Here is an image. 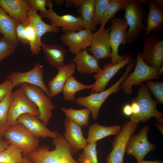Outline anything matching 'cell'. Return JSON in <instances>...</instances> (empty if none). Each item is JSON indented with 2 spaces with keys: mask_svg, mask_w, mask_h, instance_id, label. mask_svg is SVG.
<instances>
[{
  "mask_svg": "<svg viewBox=\"0 0 163 163\" xmlns=\"http://www.w3.org/2000/svg\"><path fill=\"white\" fill-rule=\"evenodd\" d=\"M52 143L55 147L53 150L43 145L27 155L31 163H79L73 158L72 149L61 133L57 132Z\"/></svg>",
  "mask_w": 163,
  "mask_h": 163,
  "instance_id": "6da1fadb",
  "label": "cell"
},
{
  "mask_svg": "<svg viewBox=\"0 0 163 163\" xmlns=\"http://www.w3.org/2000/svg\"><path fill=\"white\" fill-rule=\"evenodd\" d=\"M139 86L137 95L133 99L138 104L139 111L137 114L131 116L130 121L137 124L140 121L146 122L151 117H155L158 122L163 123V113L156 107L158 101L152 98L150 91L145 84L142 83Z\"/></svg>",
  "mask_w": 163,
  "mask_h": 163,
  "instance_id": "7a4b0ae2",
  "label": "cell"
},
{
  "mask_svg": "<svg viewBox=\"0 0 163 163\" xmlns=\"http://www.w3.org/2000/svg\"><path fill=\"white\" fill-rule=\"evenodd\" d=\"M3 137L10 145H13L22 149L24 156L39 146L38 139L34 136L23 125L18 122L7 127Z\"/></svg>",
  "mask_w": 163,
  "mask_h": 163,
  "instance_id": "3957f363",
  "label": "cell"
},
{
  "mask_svg": "<svg viewBox=\"0 0 163 163\" xmlns=\"http://www.w3.org/2000/svg\"><path fill=\"white\" fill-rule=\"evenodd\" d=\"M135 68L129 74L120 84V89L124 94H130L132 92L133 86H138L144 82L160 78L158 68L151 67L145 63L141 58L139 52L136 56Z\"/></svg>",
  "mask_w": 163,
  "mask_h": 163,
  "instance_id": "277c9868",
  "label": "cell"
},
{
  "mask_svg": "<svg viewBox=\"0 0 163 163\" xmlns=\"http://www.w3.org/2000/svg\"><path fill=\"white\" fill-rule=\"evenodd\" d=\"M125 19L129 28L127 33L126 43L134 42L139 38L141 32L146 30L143 20L146 15L140 0H133L124 9Z\"/></svg>",
  "mask_w": 163,
  "mask_h": 163,
  "instance_id": "5b68a950",
  "label": "cell"
},
{
  "mask_svg": "<svg viewBox=\"0 0 163 163\" xmlns=\"http://www.w3.org/2000/svg\"><path fill=\"white\" fill-rule=\"evenodd\" d=\"M131 69V66H127L123 75L110 87L101 92L92 93L88 96L79 97L76 99V103L81 106L86 107L91 113L93 119L94 120L97 119L102 104L110 95L118 92L120 89L121 83L126 78Z\"/></svg>",
  "mask_w": 163,
  "mask_h": 163,
  "instance_id": "8992f818",
  "label": "cell"
},
{
  "mask_svg": "<svg viewBox=\"0 0 163 163\" xmlns=\"http://www.w3.org/2000/svg\"><path fill=\"white\" fill-rule=\"evenodd\" d=\"M19 87L37 106L40 113L37 117L46 126L51 117L52 110L55 108L51 98L41 88L33 84L22 83Z\"/></svg>",
  "mask_w": 163,
  "mask_h": 163,
  "instance_id": "52a82bcc",
  "label": "cell"
},
{
  "mask_svg": "<svg viewBox=\"0 0 163 163\" xmlns=\"http://www.w3.org/2000/svg\"><path fill=\"white\" fill-rule=\"evenodd\" d=\"M13 93V98L8 113L7 128L17 124V119L22 114L27 113L38 117L40 114L37 106L22 88H20Z\"/></svg>",
  "mask_w": 163,
  "mask_h": 163,
  "instance_id": "ba28073f",
  "label": "cell"
},
{
  "mask_svg": "<svg viewBox=\"0 0 163 163\" xmlns=\"http://www.w3.org/2000/svg\"><path fill=\"white\" fill-rule=\"evenodd\" d=\"M109 42L111 49V62L114 64L124 60L128 56H120L118 53L120 45L126 43L127 29L128 27L125 18H116L110 21Z\"/></svg>",
  "mask_w": 163,
  "mask_h": 163,
  "instance_id": "9c48e42d",
  "label": "cell"
},
{
  "mask_svg": "<svg viewBox=\"0 0 163 163\" xmlns=\"http://www.w3.org/2000/svg\"><path fill=\"white\" fill-rule=\"evenodd\" d=\"M138 123L130 120L123 125L112 142V149L106 158V163H123V159L126 145L131 135L136 129Z\"/></svg>",
  "mask_w": 163,
  "mask_h": 163,
  "instance_id": "30bf717a",
  "label": "cell"
},
{
  "mask_svg": "<svg viewBox=\"0 0 163 163\" xmlns=\"http://www.w3.org/2000/svg\"><path fill=\"white\" fill-rule=\"evenodd\" d=\"M143 50L141 53L142 60L149 66L159 68L163 65V39L154 34L145 38Z\"/></svg>",
  "mask_w": 163,
  "mask_h": 163,
  "instance_id": "8fae6325",
  "label": "cell"
},
{
  "mask_svg": "<svg viewBox=\"0 0 163 163\" xmlns=\"http://www.w3.org/2000/svg\"><path fill=\"white\" fill-rule=\"evenodd\" d=\"M48 9L44 12H40V15L50 21V25L55 27H61L65 32L68 31H78L83 30L85 26L81 16L78 17L69 14L59 15L53 10L51 2L47 0Z\"/></svg>",
  "mask_w": 163,
  "mask_h": 163,
  "instance_id": "7c38bea8",
  "label": "cell"
},
{
  "mask_svg": "<svg viewBox=\"0 0 163 163\" xmlns=\"http://www.w3.org/2000/svg\"><path fill=\"white\" fill-rule=\"evenodd\" d=\"M149 129L145 125L137 134H132L127 142L125 153L132 155L136 158L137 163L142 161L150 151L156 149L155 145L149 141L147 133Z\"/></svg>",
  "mask_w": 163,
  "mask_h": 163,
  "instance_id": "4fadbf2b",
  "label": "cell"
},
{
  "mask_svg": "<svg viewBox=\"0 0 163 163\" xmlns=\"http://www.w3.org/2000/svg\"><path fill=\"white\" fill-rule=\"evenodd\" d=\"M43 66L40 62H37L34 64L33 68L27 72L17 71L10 72L6 78L10 80L14 88L19 86V85L22 83L30 84L41 88L50 97L49 88L43 81Z\"/></svg>",
  "mask_w": 163,
  "mask_h": 163,
  "instance_id": "5bb4252c",
  "label": "cell"
},
{
  "mask_svg": "<svg viewBox=\"0 0 163 163\" xmlns=\"http://www.w3.org/2000/svg\"><path fill=\"white\" fill-rule=\"evenodd\" d=\"M92 34L86 29L78 31H68L61 35L60 40L68 46L71 53L76 55L90 46Z\"/></svg>",
  "mask_w": 163,
  "mask_h": 163,
  "instance_id": "9a60e30c",
  "label": "cell"
},
{
  "mask_svg": "<svg viewBox=\"0 0 163 163\" xmlns=\"http://www.w3.org/2000/svg\"><path fill=\"white\" fill-rule=\"evenodd\" d=\"M134 60L129 55L123 61L117 64H113L109 62L105 65L101 71L93 75L96 81L90 93H97L104 91L108 82L114 75L120 69Z\"/></svg>",
  "mask_w": 163,
  "mask_h": 163,
  "instance_id": "2e32d148",
  "label": "cell"
},
{
  "mask_svg": "<svg viewBox=\"0 0 163 163\" xmlns=\"http://www.w3.org/2000/svg\"><path fill=\"white\" fill-rule=\"evenodd\" d=\"M110 30V27L104 28L93 33L90 47L86 50L91 53L98 61L111 58V50L109 42Z\"/></svg>",
  "mask_w": 163,
  "mask_h": 163,
  "instance_id": "e0dca14e",
  "label": "cell"
},
{
  "mask_svg": "<svg viewBox=\"0 0 163 163\" xmlns=\"http://www.w3.org/2000/svg\"><path fill=\"white\" fill-rule=\"evenodd\" d=\"M0 6L17 22L26 25L28 23V0H0Z\"/></svg>",
  "mask_w": 163,
  "mask_h": 163,
  "instance_id": "ac0fdd59",
  "label": "cell"
},
{
  "mask_svg": "<svg viewBox=\"0 0 163 163\" xmlns=\"http://www.w3.org/2000/svg\"><path fill=\"white\" fill-rule=\"evenodd\" d=\"M42 18V17L37 14V11L30 8L28 14V20L33 27L36 36L34 48L31 53L33 55H38L42 50L41 38L42 36L48 32L58 33L60 30V27H55L47 24Z\"/></svg>",
  "mask_w": 163,
  "mask_h": 163,
  "instance_id": "d6986e66",
  "label": "cell"
},
{
  "mask_svg": "<svg viewBox=\"0 0 163 163\" xmlns=\"http://www.w3.org/2000/svg\"><path fill=\"white\" fill-rule=\"evenodd\" d=\"M65 132L63 136L71 146L73 153H77L88 144L81 127L66 117L64 120Z\"/></svg>",
  "mask_w": 163,
  "mask_h": 163,
  "instance_id": "ffe728a7",
  "label": "cell"
},
{
  "mask_svg": "<svg viewBox=\"0 0 163 163\" xmlns=\"http://www.w3.org/2000/svg\"><path fill=\"white\" fill-rule=\"evenodd\" d=\"M17 121L25 127L35 137L54 138L57 131H52L39 120L37 116L28 113L23 114L17 119Z\"/></svg>",
  "mask_w": 163,
  "mask_h": 163,
  "instance_id": "44dd1931",
  "label": "cell"
},
{
  "mask_svg": "<svg viewBox=\"0 0 163 163\" xmlns=\"http://www.w3.org/2000/svg\"><path fill=\"white\" fill-rule=\"evenodd\" d=\"M149 10L145 19L146 29L142 40L148 36L152 32L157 34L163 28V11L155 4L153 0H147Z\"/></svg>",
  "mask_w": 163,
  "mask_h": 163,
  "instance_id": "7402d4cb",
  "label": "cell"
},
{
  "mask_svg": "<svg viewBox=\"0 0 163 163\" xmlns=\"http://www.w3.org/2000/svg\"><path fill=\"white\" fill-rule=\"evenodd\" d=\"M75 64L72 62L58 69L57 75L48 84L50 98L55 97L62 91L66 81L75 73Z\"/></svg>",
  "mask_w": 163,
  "mask_h": 163,
  "instance_id": "603a6c76",
  "label": "cell"
},
{
  "mask_svg": "<svg viewBox=\"0 0 163 163\" xmlns=\"http://www.w3.org/2000/svg\"><path fill=\"white\" fill-rule=\"evenodd\" d=\"M72 61L80 74L97 73L102 69L99 65L98 60L89 54L86 50L76 54Z\"/></svg>",
  "mask_w": 163,
  "mask_h": 163,
  "instance_id": "cb8c5ba5",
  "label": "cell"
},
{
  "mask_svg": "<svg viewBox=\"0 0 163 163\" xmlns=\"http://www.w3.org/2000/svg\"><path fill=\"white\" fill-rule=\"evenodd\" d=\"M43 50L48 63L58 69L64 66L66 50L64 48L56 44L49 45L42 43Z\"/></svg>",
  "mask_w": 163,
  "mask_h": 163,
  "instance_id": "d4e9b609",
  "label": "cell"
},
{
  "mask_svg": "<svg viewBox=\"0 0 163 163\" xmlns=\"http://www.w3.org/2000/svg\"><path fill=\"white\" fill-rule=\"evenodd\" d=\"M121 128L118 124L110 126H105L97 123H93L90 126L86 139L88 144L96 143V142L107 136L117 135Z\"/></svg>",
  "mask_w": 163,
  "mask_h": 163,
  "instance_id": "484cf974",
  "label": "cell"
},
{
  "mask_svg": "<svg viewBox=\"0 0 163 163\" xmlns=\"http://www.w3.org/2000/svg\"><path fill=\"white\" fill-rule=\"evenodd\" d=\"M17 24L16 21L0 6V34L17 46L18 45L16 34Z\"/></svg>",
  "mask_w": 163,
  "mask_h": 163,
  "instance_id": "4316f807",
  "label": "cell"
},
{
  "mask_svg": "<svg viewBox=\"0 0 163 163\" xmlns=\"http://www.w3.org/2000/svg\"><path fill=\"white\" fill-rule=\"evenodd\" d=\"M94 83L89 85H84L78 82L72 76L69 77L66 81L62 91L64 100L73 102L75 100V94L77 92L85 89H92Z\"/></svg>",
  "mask_w": 163,
  "mask_h": 163,
  "instance_id": "83f0119b",
  "label": "cell"
},
{
  "mask_svg": "<svg viewBox=\"0 0 163 163\" xmlns=\"http://www.w3.org/2000/svg\"><path fill=\"white\" fill-rule=\"evenodd\" d=\"M61 109L67 117L78 125L81 127L88 126L91 112L88 108L77 110L72 108L66 109L62 107Z\"/></svg>",
  "mask_w": 163,
  "mask_h": 163,
  "instance_id": "f1b7e54d",
  "label": "cell"
},
{
  "mask_svg": "<svg viewBox=\"0 0 163 163\" xmlns=\"http://www.w3.org/2000/svg\"><path fill=\"white\" fill-rule=\"evenodd\" d=\"M23 150L10 144L7 149L0 152V163H26Z\"/></svg>",
  "mask_w": 163,
  "mask_h": 163,
  "instance_id": "f546056e",
  "label": "cell"
},
{
  "mask_svg": "<svg viewBox=\"0 0 163 163\" xmlns=\"http://www.w3.org/2000/svg\"><path fill=\"white\" fill-rule=\"evenodd\" d=\"M95 0H85L81 6L80 11L85 28L92 32L95 31L96 27L93 24L94 15Z\"/></svg>",
  "mask_w": 163,
  "mask_h": 163,
  "instance_id": "4dcf8cb0",
  "label": "cell"
},
{
  "mask_svg": "<svg viewBox=\"0 0 163 163\" xmlns=\"http://www.w3.org/2000/svg\"><path fill=\"white\" fill-rule=\"evenodd\" d=\"M133 0H111L105 11L99 29H102L108 21L113 18L114 14L119 10L124 9Z\"/></svg>",
  "mask_w": 163,
  "mask_h": 163,
  "instance_id": "1f68e13d",
  "label": "cell"
},
{
  "mask_svg": "<svg viewBox=\"0 0 163 163\" xmlns=\"http://www.w3.org/2000/svg\"><path fill=\"white\" fill-rule=\"evenodd\" d=\"M13 98V93L11 91L0 102V134L2 137L7 128L8 111Z\"/></svg>",
  "mask_w": 163,
  "mask_h": 163,
  "instance_id": "d6a6232c",
  "label": "cell"
},
{
  "mask_svg": "<svg viewBox=\"0 0 163 163\" xmlns=\"http://www.w3.org/2000/svg\"><path fill=\"white\" fill-rule=\"evenodd\" d=\"M97 143L88 144L80 154L77 161L80 163H98L96 150Z\"/></svg>",
  "mask_w": 163,
  "mask_h": 163,
  "instance_id": "836d02e7",
  "label": "cell"
},
{
  "mask_svg": "<svg viewBox=\"0 0 163 163\" xmlns=\"http://www.w3.org/2000/svg\"><path fill=\"white\" fill-rule=\"evenodd\" d=\"M111 0H95L93 26L96 27L100 24L106 9Z\"/></svg>",
  "mask_w": 163,
  "mask_h": 163,
  "instance_id": "e575fe53",
  "label": "cell"
},
{
  "mask_svg": "<svg viewBox=\"0 0 163 163\" xmlns=\"http://www.w3.org/2000/svg\"><path fill=\"white\" fill-rule=\"evenodd\" d=\"M16 47L5 36L1 38L0 40V64L3 60L14 52Z\"/></svg>",
  "mask_w": 163,
  "mask_h": 163,
  "instance_id": "d590c367",
  "label": "cell"
},
{
  "mask_svg": "<svg viewBox=\"0 0 163 163\" xmlns=\"http://www.w3.org/2000/svg\"><path fill=\"white\" fill-rule=\"evenodd\" d=\"M145 85L149 91L157 99L158 102L163 104V82L148 80L145 82Z\"/></svg>",
  "mask_w": 163,
  "mask_h": 163,
  "instance_id": "8d00e7d4",
  "label": "cell"
},
{
  "mask_svg": "<svg viewBox=\"0 0 163 163\" xmlns=\"http://www.w3.org/2000/svg\"><path fill=\"white\" fill-rule=\"evenodd\" d=\"M25 32L26 37L27 39L29 44L30 46L31 53L34 50L36 40V34L33 27L29 21L28 24L26 26Z\"/></svg>",
  "mask_w": 163,
  "mask_h": 163,
  "instance_id": "74e56055",
  "label": "cell"
},
{
  "mask_svg": "<svg viewBox=\"0 0 163 163\" xmlns=\"http://www.w3.org/2000/svg\"><path fill=\"white\" fill-rule=\"evenodd\" d=\"M14 88L12 82L9 79H6L0 84V102Z\"/></svg>",
  "mask_w": 163,
  "mask_h": 163,
  "instance_id": "f35d334b",
  "label": "cell"
},
{
  "mask_svg": "<svg viewBox=\"0 0 163 163\" xmlns=\"http://www.w3.org/2000/svg\"><path fill=\"white\" fill-rule=\"evenodd\" d=\"M26 25L17 22L16 34L18 40L25 44H28L29 42L26 37L25 28Z\"/></svg>",
  "mask_w": 163,
  "mask_h": 163,
  "instance_id": "ab89813d",
  "label": "cell"
},
{
  "mask_svg": "<svg viewBox=\"0 0 163 163\" xmlns=\"http://www.w3.org/2000/svg\"><path fill=\"white\" fill-rule=\"evenodd\" d=\"M30 8L37 11L39 10L40 12L45 11L47 5V0H28Z\"/></svg>",
  "mask_w": 163,
  "mask_h": 163,
  "instance_id": "60d3db41",
  "label": "cell"
},
{
  "mask_svg": "<svg viewBox=\"0 0 163 163\" xmlns=\"http://www.w3.org/2000/svg\"><path fill=\"white\" fill-rule=\"evenodd\" d=\"M85 0H66L65 4V7L69 8L72 6L80 7Z\"/></svg>",
  "mask_w": 163,
  "mask_h": 163,
  "instance_id": "b9f144b4",
  "label": "cell"
},
{
  "mask_svg": "<svg viewBox=\"0 0 163 163\" xmlns=\"http://www.w3.org/2000/svg\"><path fill=\"white\" fill-rule=\"evenodd\" d=\"M10 144L4 139L0 136V152L7 148Z\"/></svg>",
  "mask_w": 163,
  "mask_h": 163,
  "instance_id": "7bdbcfd3",
  "label": "cell"
},
{
  "mask_svg": "<svg viewBox=\"0 0 163 163\" xmlns=\"http://www.w3.org/2000/svg\"><path fill=\"white\" fill-rule=\"evenodd\" d=\"M131 106L133 113V115L137 114L139 111V108L137 103L133 100L132 101Z\"/></svg>",
  "mask_w": 163,
  "mask_h": 163,
  "instance_id": "ee69618b",
  "label": "cell"
},
{
  "mask_svg": "<svg viewBox=\"0 0 163 163\" xmlns=\"http://www.w3.org/2000/svg\"><path fill=\"white\" fill-rule=\"evenodd\" d=\"M123 111L124 113L126 116H130L133 113L131 105L129 104H126L124 107Z\"/></svg>",
  "mask_w": 163,
  "mask_h": 163,
  "instance_id": "f6af8a7d",
  "label": "cell"
},
{
  "mask_svg": "<svg viewBox=\"0 0 163 163\" xmlns=\"http://www.w3.org/2000/svg\"><path fill=\"white\" fill-rule=\"evenodd\" d=\"M154 2L159 9L163 11V0H154Z\"/></svg>",
  "mask_w": 163,
  "mask_h": 163,
  "instance_id": "bcb514c9",
  "label": "cell"
},
{
  "mask_svg": "<svg viewBox=\"0 0 163 163\" xmlns=\"http://www.w3.org/2000/svg\"><path fill=\"white\" fill-rule=\"evenodd\" d=\"M163 123H161L157 120L156 122L155 123V124L156 127L163 134Z\"/></svg>",
  "mask_w": 163,
  "mask_h": 163,
  "instance_id": "7dc6e473",
  "label": "cell"
},
{
  "mask_svg": "<svg viewBox=\"0 0 163 163\" xmlns=\"http://www.w3.org/2000/svg\"><path fill=\"white\" fill-rule=\"evenodd\" d=\"M139 163H163V162L158 160H156L154 161H145L143 160Z\"/></svg>",
  "mask_w": 163,
  "mask_h": 163,
  "instance_id": "c3c4849f",
  "label": "cell"
},
{
  "mask_svg": "<svg viewBox=\"0 0 163 163\" xmlns=\"http://www.w3.org/2000/svg\"><path fill=\"white\" fill-rule=\"evenodd\" d=\"M65 1L63 0H55L54 2L56 5L60 6L65 3Z\"/></svg>",
  "mask_w": 163,
  "mask_h": 163,
  "instance_id": "681fc988",
  "label": "cell"
},
{
  "mask_svg": "<svg viewBox=\"0 0 163 163\" xmlns=\"http://www.w3.org/2000/svg\"><path fill=\"white\" fill-rule=\"evenodd\" d=\"M158 72L159 74L161 76L163 74V66L158 68Z\"/></svg>",
  "mask_w": 163,
  "mask_h": 163,
  "instance_id": "f907efd6",
  "label": "cell"
},
{
  "mask_svg": "<svg viewBox=\"0 0 163 163\" xmlns=\"http://www.w3.org/2000/svg\"><path fill=\"white\" fill-rule=\"evenodd\" d=\"M24 156L26 160V163H31L30 159L27 155H26Z\"/></svg>",
  "mask_w": 163,
  "mask_h": 163,
  "instance_id": "816d5d0a",
  "label": "cell"
},
{
  "mask_svg": "<svg viewBox=\"0 0 163 163\" xmlns=\"http://www.w3.org/2000/svg\"><path fill=\"white\" fill-rule=\"evenodd\" d=\"M0 40H1L2 37H1V36H0Z\"/></svg>",
  "mask_w": 163,
  "mask_h": 163,
  "instance_id": "f5cc1de1",
  "label": "cell"
},
{
  "mask_svg": "<svg viewBox=\"0 0 163 163\" xmlns=\"http://www.w3.org/2000/svg\"><path fill=\"white\" fill-rule=\"evenodd\" d=\"M0 136L1 137H2L1 135V134H0Z\"/></svg>",
  "mask_w": 163,
  "mask_h": 163,
  "instance_id": "db71d44e",
  "label": "cell"
}]
</instances>
